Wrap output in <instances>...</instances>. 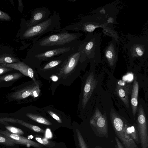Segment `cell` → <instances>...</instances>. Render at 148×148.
<instances>
[{"mask_svg":"<svg viewBox=\"0 0 148 148\" xmlns=\"http://www.w3.org/2000/svg\"><path fill=\"white\" fill-rule=\"evenodd\" d=\"M97 83V80L95 78L92 71L88 76L85 83L82 100L83 109L86 106Z\"/></svg>","mask_w":148,"mask_h":148,"instance_id":"2e32d148","label":"cell"},{"mask_svg":"<svg viewBox=\"0 0 148 148\" xmlns=\"http://www.w3.org/2000/svg\"><path fill=\"white\" fill-rule=\"evenodd\" d=\"M139 90V85L137 81L136 75L134 76V81L132 92L131 98V104L132 113L134 117L137 109L138 97Z\"/></svg>","mask_w":148,"mask_h":148,"instance_id":"d6986e66","label":"cell"},{"mask_svg":"<svg viewBox=\"0 0 148 148\" xmlns=\"http://www.w3.org/2000/svg\"><path fill=\"white\" fill-rule=\"evenodd\" d=\"M20 73H15L5 75L0 77V82H8L18 79L22 76Z\"/></svg>","mask_w":148,"mask_h":148,"instance_id":"cb8c5ba5","label":"cell"},{"mask_svg":"<svg viewBox=\"0 0 148 148\" xmlns=\"http://www.w3.org/2000/svg\"><path fill=\"white\" fill-rule=\"evenodd\" d=\"M94 148H103L97 145V146H96Z\"/></svg>","mask_w":148,"mask_h":148,"instance_id":"e575fe53","label":"cell"},{"mask_svg":"<svg viewBox=\"0 0 148 148\" xmlns=\"http://www.w3.org/2000/svg\"><path fill=\"white\" fill-rule=\"evenodd\" d=\"M0 143L9 146H13L15 144L5 135L0 133Z\"/></svg>","mask_w":148,"mask_h":148,"instance_id":"484cf974","label":"cell"},{"mask_svg":"<svg viewBox=\"0 0 148 148\" xmlns=\"http://www.w3.org/2000/svg\"><path fill=\"white\" fill-rule=\"evenodd\" d=\"M101 34L93 32L86 34L85 38L82 40L79 47L88 61H95L101 58Z\"/></svg>","mask_w":148,"mask_h":148,"instance_id":"52a82bcc","label":"cell"},{"mask_svg":"<svg viewBox=\"0 0 148 148\" xmlns=\"http://www.w3.org/2000/svg\"><path fill=\"white\" fill-rule=\"evenodd\" d=\"M61 29L60 17L58 13L55 12L41 23L29 27L26 26L22 36L32 40L33 44L44 36L59 32Z\"/></svg>","mask_w":148,"mask_h":148,"instance_id":"3957f363","label":"cell"},{"mask_svg":"<svg viewBox=\"0 0 148 148\" xmlns=\"http://www.w3.org/2000/svg\"><path fill=\"white\" fill-rule=\"evenodd\" d=\"M118 43L119 42L112 37L111 40L104 49V56L110 67L113 66L117 60L119 45L116 46V44Z\"/></svg>","mask_w":148,"mask_h":148,"instance_id":"5bb4252c","label":"cell"},{"mask_svg":"<svg viewBox=\"0 0 148 148\" xmlns=\"http://www.w3.org/2000/svg\"><path fill=\"white\" fill-rule=\"evenodd\" d=\"M5 128L9 132L18 135H21L24 134V132L21 129L12 126H5Z\"/></svg>","mask_w":148,"mask_h":148,"instance_id":"4316f807","label":"cell"},{"mask_svg":"<svg viewBox=\"0 0 148 148\" xmlns=\"http://www.w3.org/2000/svg\"><path fill=\"white\" fill-rule=\"evenodd\" d=\"M76 133L79 147L80 148H88L79 130L77 129Z\"/></svg>","mask_w":148,"mask_h":148,"instance_id":"83f0119b","label":"cell"},{"mask_svg":"<svg viewBox=\"0 0 148 148\" xmlns=\"http://www.w3.org/2000/svg\"><path fill=\"white\" fill-rule=\"evenodd\" d=\"M16 123L24 126L36 132L44 133L45 132L44 130L43 129H41L39 127L29 123L21 120L16 119Z\"/></svg>","mask_w":148,"mask_h":148,"instance_id":"603a6c76","label":"cell"},{"mask_svg":"<svg viewBox=\"0 0 148 148\" xmlns=\"http://www.w3.org/2000/svg\"><path fill=\"white\" fill-rule=\"evenodd\" d=\"M125 127L127 133L135 143L139 144L140 143L137 126L136 125H131L125 121Z\"/></svg>","mask_w":148,"mask_h":148,"instance_id":"44dd1931","label":"cell"},{"mask_svg":"<svg viewBox=\"0 0 148 148\" xmlns=\"http://www.w3.org/2000/svg\"><path fill=\"white\" fill-rule=\"evenodd\" d=\"M90 125L95 135L101 138H108V122L106 114H102L98 108L90 120Z\"/></svg>","mask_w":148,"mask_h":148,"instance_id":"30bf717a","label":"cell"},{"mask_svg":"<svg viewBox=\"0 0 148 148\" xmlns=\"http://www.w3.org/2000/svg\"><path fill=\"white\" fill-rule=\"evenodd\" d=\"M40 82L38 81L34 82L33 80L29 82V84L24 85L23 87H20L10 94V97L15 100H22L31 96L33 97V92L36 89L40 88Z\"/></svg>","mask_w":148,"mask_h":148,"instance_id":"7c38bea8","label":"cell"},{"mask_svg":"<svg viewBox=\"0 0 148 148\" xmlns=\"http://www.w3.org/2000/svg\"><path fill=\"white\" fill-rule=\"evenodd\" d=\"M107 27H113L108 23L106 17L102 14H95L82 16L78 22L67 25L61 29L67 31H81L87 34L93 32L97 28L104 29Z\"/></svg>","mask_w":148,"mask_h":148,"instance_id":"277c9868","label":"cell"},{"mask_svg":"<svg viewBox=\"0 0 148 148\" xmlns=\"http://www.w3.org/2000/svg\"><path fill=\"white\" fill-rule=\"evenodd\" d=\"M58 32L47 34L33 44L31 50L42 51L80 45V38L83 35L80 32L69 33L61 29Z\"/></svg>","mask_w":148,"mask_h":148,"instance_id":"6da1fadb","label":"cell"},{"mask_svg":"<svg viewBox=\"0 0 148 148\" xmlns=\"http://www.w3.org/2000/svg\"><path fill=\"white\" fill-rule=\"evenodd\" d=\"M50 79L51 80L54 82H56L58 81V78L56 75H53L50 77L49 80Z\"/></svg>","mask_w":148,"mask_h":148,"instance_id":"836d02e7","label":"cell"},{"mask_svg":"<svg viewBox=\"0 0 148 148\" xmlns=\"http://www.w3.org/2000/svg\"><path fill=\"white\" fill-rule=\"evenodd\" d=\"M13 69L10 67L0 66V75L11 71Z\"/></svg>","mask_w":148,"mask_h":148,"instance_id":"4dcf8cb0","label":"cell"},{"mask_svg":"<svg viewBox=\"0 0 148 148\" xmlns=\"http://www.w3.org/2000/svg\"><path fill=\"white\" fill-rule=\"evenodd\" d=\"M11 19V17L7 13L0 10V20L8 21Z\"/></svg>","mask_w":148,"mask_h":148,"instance_id":"f1b7e54d","label":"cell"},{"mask_svg":"<svg viewBox=\"0 0 148 148\" xmlns=\"http://www.w3.org/2000/svg\"><path fill=\"white\" fill-rule=\"evenodd\" d=\"M80 44L42 51H36L30 49L27 56V62L32 67L37 69L41 65L42 62H45L69 51Z\"/></svg>","mask_w":148,"mask_h":148,"instance_id":"8992f818","label":"cell"},{"mask_svg":"<svg viewBox=\"0 0 148 148\" xmlns=\"http://www.w3.org/2000/svg\"><path fill=\"white\" fill-rule=\"evenodd\" d=\"M114 3L113 4L112 3L95 9L92 12L104 15L106 18L108 25L113 27V24L116 23V16L118 12L116 3Z\"/></svg>","mask_w":148,"mask_h":148,"instance_id":"9a60e30c","label":"cell"},{"mask_svg":"<svg viewBox=\"0 0 148 148\" xmlns=\"http://www.w3.org/2000/svg\"><path fill=\"white\" fill-rule=\"evenodd\" d=\"M0 66L10 67L19 71L24 75L29 77L34 82L37 80L34 76V71L29 66L24 63L19 61L11 64H0Z\"/></svg>","mask_w":148,"mask_h":148,"instance_id":"ac0fdd59","label":"cell"},{"mask_svg":"<svg viewBox=\"0 0 148 148\" xmlns=\"http://www.w3.org/2000/svg\"><path fill=\"white\" fill-rule=\"evenodd\" d=\"M26 116L31 119L40 123L47 125H50L51 123L48 120L41 116L31 113H27Z\"/></svg>","mask_w":148,"mask_h":148,"instance_id":"7402d4cb","label":"cell"},{"mask_svg":"<svg viewBox=\"0 0 148 148\" xmlns=\"http://www.w3.org/2000/svg\"><path fill=\"white\" fill-rule=\"evenodd\" d=\"M115 140L118 148H125L119 139L116 136L115 137Z\"/></svg>","mask_w":148,"mask_h":148,"instance_id":"d6a6232c","label":"cell"},{"mask_svg":"<svg viewBox=\"0 0 148 148\" xmlns=\"http://www.w3.org/2000/svg\"><path fill=\"white\" fill-rule=\"evenodd\" d=\"M137 128L142 148H148V131L146 115L140 105L138 111Z\"/></svg>","mask_w":148,"mask_h":148,"instance_id":"8fae6325","label":"cell"},{"mask_svg":"<svg viewBox=\"0 0 148 148\" xmlns=\"http://www.w3.org/2000/svg\"><path fill=\"white\" fill-rule=\"evenodd\" d=\"M19 61L18 59L10 55L4 54L0 56V64H11Z\"/></svg>","mask_w":148,"mask_h":148,"instance_id":"d4e9b609","label":"cell"},{"mask_svg":"<svg viewBox=\"0 0 148 148\" xmlns=\"http://www.w3.org/2000/svg\"><path fill=\"white\" fill-rule=\"evenodd\" d=\"M49 114L59 123H61L62 122L60 117L55 113L50 110H48Z\"/></svg>","mask_w":148,"mask_h":148,"instance_id":"f546056e","label":"cell"},{"mask_svg":"<svg viewBox=\"0 0 148 148\" xmlns=\"http://www.w3.org/2000/svg\"><path fill=\"white\" fill-rule=\"evenodd\" d=\"M111 123L116 135L125 148H139L133 140L127 134L125 127V121L113 110L110 113Z\"/></svg>","mask_w":148,"mask_h":148,"instance_id":"ba28073f","label":"cell"},{"mask_svg":"<svg viewBox=\"0 0 148 148\" xmlns=\"http://www.w3.org/2000/svg\"><path fill=\"white\" fill-rule=\"evenodd\" d=\"M51 12L46 7H40L34 9L31 12L30 19L26 21L25 25L28 27L41 23L50 16Z\"/></svg>","mask_w":148,"mask_h":148,"instance_id":"4fadbf2b","label":"cell"},{"mask_svg":"<svg viewBox=\"0 0 148 148\" xmlns=\"http://www.w3.org/2000/svg\"><path fill=\"white\" fill-rule=\"evenodd\" d=\"M80 45L55 73V75L58 78L59 83L65 85H71L77 77V72L80 68L88 61L80 49Z\"/></svg>","mask_w":148,"mask_h":148,"instance_id":"7a4b0ae2","label":"cell"},{"mask_svg":"<svg viewBox=\"0 0 148 148\" xmlns=\"http://www.w3.org/2000/svg\"><path fill=\"white\" fill-rule=\"evenodd\" d=\"M79 46L69 51L45 62L37 69L38 73L42 78L47 80H49L50 77L55 74L69 56Z\"/></svg>","mask_w":148,"mask_h":148,"instance_id":"9c48e42d","label":"cell"},{"mask_svg":"<svg viewBox=\"0 0 148 148\" xmlns=\"http://www.w3.org/2000/svg\"><path fill=\"white\" fill-rule=\"evenodd\" d=\"M127 42L123 44V49L130 58L143 59L147 57L148 41L147 37L127 35Z\"/></svg>","mask_w":148,"mask_h":148,"instance_id":"5b68a950","label":"cell"},{"mask_svg":"<svg viewBox=\"0 0 148 148\" xmlns=\"http://www.w3.org/2000/svg\"><path fill=\"white\" fill-rule=\"evenodd\" d=\"M0 133L8 137L14 144H18L26 145L27 146H32L40 148L42 146L40 144L29 140L27 138L21 136L11 133L7 130L5 131H0Z\"/></svg>","mask_w":148,"mask_h":148,"instance_id":"e0dca14e","label":"cell"},{"mask_svg":"<svg viewBox=\"0 0 148 148\" xmlns=\"http://www.w3.org/2000/svg\"><path fill=\"white\" fill-rule=\"evenodd\" d=\"M115 148H118L117 145H116L115 146Z\"/></svg>","mask_w":148,"mask_h":148,"instance_id":"d590c367","label":"cell"},{"mask_svg":"<svg viewBox=\"0 0 148 148\" xmlns=\"http://www.w3.org/2000/svg\"><path fill=\"white\" fill-rule=\"evenodd\" d=\"M116 91L118 95L127 108H129V90L126 86L118 84L116 87Z\"/></svg>","mask_w":148,"mask_h":148,"instance_id":"ffe728a7","label":"cell"},{"mask_svg":"<svg viewBox=\"0 0 148 148\" xmlns=\"http://www.w3.org/2000/svg\"><path fill=\"white\" fill-rule=\"evenodd\" d=\"M16 119H14L9 118H0V121L3 120V121H5L13 123H16Z\"/></svg>","mask_w":148,"mask_h":148,"instance_id":"1f68e13d","label":"cell"}]
</instances>
